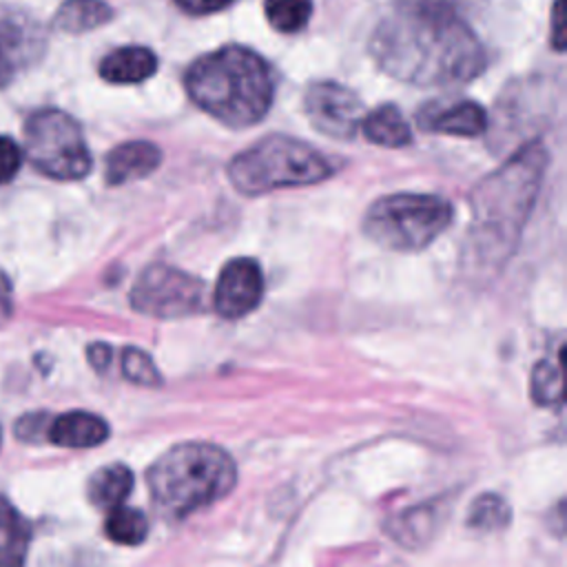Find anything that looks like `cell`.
Listing matches in <instances>:
<instances>
[{
	"mask_svg": "<svg viewBox=\"0 0 567 567\" xmlns=\"http://www.w3.org/2000/svg\"><path fill=\"white\" fill-rule=\"evenodd\" d=\"M370 55L414 86H461L485 71L487 53L447 0H410L379 22Z\"/></svg>",
	"mask_w": 567,
	"mask_h": 567,
	"instance_id": "cell-1",
	"label": "cell"
},
{
	"mask_svg": "<svg viewBox=\"0 0 567 567\" xmlns=\"http://www.w3.org/2000/svg\"><path fill=\"white\" fill-rule=\"evenodd\" d=\"M545 168L547 151L540 140H534L474 186L465 246V259L474 272H494L507 261L534 208Z\"/></svg>",
	"mask_w": 567,
	"mask_h": 567,
	"instance_id": "cell-2",
	"label": "cell"
},
{
	"mask_svg": "<svg viewBox=\"0 0 567 567\" xmlns=\"http://www.w3.org/2000/svg\"><path fill=\"white\" fill-rule=\"evenodd\" d=\"M184 86L195 106L233 128L257 124L275 97L270 66L241 44H226L197 58L184 75Z\"/></svg>",
	"mask_w": 567,
	"mask_h": 567,
	"instance_id": "cell-3",
	"label": "cell"
},
{
	"mask_svg": "<svg viewBox=\"0 0 567 567\" xmlns=\"http://www.w3.org/2000/svg\"><path fill=\"white\" fill-rule=\"evenodd\" d=\"M146 483L159 512L184 518L228 496L237 483V465L224 447L188 441L164 452L151 465Z\"/></svg>",
	"mask_w": 567,
	"mask_h": 567,
	"instance_id": "cell-4",
	"label": "cell"
},
{
	"mask_svg": "<svg viewBox=\"0 0 567 567\" xmlns=\"http://www.w3.org/2000/svg\"><path fill=\"white\" fill-rule=\"evenodd\" d=\"M337 164L303 140L290 135H266L237 153L228 166V179L241 195L310 186L334 175Z\"/></svg>",
	"mask_w": 567,
	"mask_h": 567,
	"instance_id": "cell-5",
	"label": "cell"
},
{
	"mask_svg": "<svg viewBox=\"0 0 567 567\" xmlns=\"http://www.w3.org/2000/svg\"><path fill=\"white\" fill-rule=\"evenodd\" d=\"M454 208L430 193H394L372 202L363 217V233L396 252L427 248L452 224Z\"/></svg>",
	"mask_w": 567,
	"mask_h": 567,
	"instance_id": "cell-6",
	"label": "cell"
},
{
	"mask_svg": "<svg viewBox=\"0 0 567 567\" xmlns=\"http://www.w3.org/2000/svg\"><path fill=\"white\" fill-rule=\"evenodd\" d=\"M24 148L29 164L60 182L82 179L91 171V151L80 124L60 109H40L24 122Z\"/></svg>",
	"mask_w": 567,
	"mask_h": 567,
	"instance_id": "cell-7",
	"label": "cell"
},
{
	"mask_svg": "<svg viewBox=\"0 0 567 567\" xmlns=\"http://www.w3.org/2000/svg\"><path fill=\"white\" fill-rule=\"evenodd\" d=\"M206 284L168 264H153L131 288V306L155 319H182L202 312Z\"/></svg>",
	"mask_w": 567,
	"mask_h": 567,
	"instance_id": "cell-8",
	"label": "cell"
},
{
	"mask_svg": "<svg viewBox=\"0 0 567 567\" xmlns=\"http://www.w3.org/2000/svg\"><path fill=\"white\" fill-rule=\"evenodd\" d=\"M303 111L319 133L334 140H352L363 117V102L352 89L319 80L306 89Z\"/></svg>",
	"mask_w": 567,
	"mask_h": 567,
	"instance_id": "cell-9",
	"label": "cell"
},
{
	"mask_svg": "<svg viewBox=\"0 0 567 567\" xmlns=\"http://www.w3.org/2000/svg\"><path fill=\"white\" fill-rule=\"evenodd\" d=\"M264 299V275L255 259L235 257L230 259L215 284L213 306L217 315L226 319H239L252 312Z\"/></svg>",
	"mask_w": 567,
	"mask_h": 567,
	"instance_id": "cell-10",
	"label": "cell"
},
{
	"mask_svg": "<svg viewBox=\"0 0 567 567\" xmlns=\"http://www.w3.org/2000/svg\"><path fill=\"white\" fill-rule=\"evenodd\" d=\"M416 122L423 131L443 133L454 137H476L487 128V113L474 100L456 102H427L416 113Z\"/></svg>",
	"mask_w": 567,
	"mask_h": 567,
	"instance_id": "cell-11",
	"label": "cell"
},
{
	"mask_svg": "<svg viewBox=\"0 0 567 567\" xmlns=\"http://www.w3.org/2000/svg\"><path fill=\"white\" fill-rule=\"evenodd\" d=\"M42 51V33L24 16L0 13V89L7 86L16 71Z\"/></svg>",
	"mask_w": 567,
	"mask_h": 567,
	"instance_id": "cell-12",
	"label": "cell"
},
{
	"mask_svg": "<svg viewBox=\"0 0 567 567\" xmlns=\"http://www.w3.org/2000/svg\"><path fill=\"white\" fill-rule=\"evenodd\" d=\"M162 164V151L148 140H131L109 151L104 159V179L120 186L133 179H144Z\"/></svg>",
	"mask_w": 567,
	"mask_h": 567,
	"instance_id": "cell-13",
	"label": "cell"
},
{
	"mask_svg": "<svg viewBox=\"0 0 567 567\" xmlns=\"http://www.w3.org/2000/svg\"><path fill=\"white\" fill-rule=\"evenodd\" d=\"M47 436L60 447L84 450L104 443L109 439V425L97 414L73 410L55 416L47 427Z\"/></svg>",
	"mask_w": 567,
	"mask_h": 567,
	"instance_id": "cell-14",
	"label": "cell"
},
{
	"mask_svg": "<svg viewBox=\"0 0 567 567\" xmlns=\"http://www.w3.org/2000/svg\"><path fill=\"white\" fill-rule=\"evenodd\" d=\"M97 71L111 84H137L155 75L157 55L148 47H120L102 58Z\"/></svg>",
	"mask_w": 567,
	"mask_h": 567,
	"instance_id": "cell-15",
	"label": "cell"
},
{
	"mask_svg": "<svg viewBox=\"0 0 567 567\" xmlns=\"http://www.w3.org/2000/svg\"><path fill=\"white\" fill-rule=\"evenodd\" d=\"M359 128L368 142L385 148L408 146L412 140L410 124L394 104H381L363 113Z\"/></svg>",
	"mask_w": 567,
	"mask_h": 567,
	"instance_id": "cell-16",
	"label": "cell"
},
{
	"mask_svg": "<svg viewBox=\"0 0 567 567\" xmlns=\"http://www.w3.org/2000/svg\"><path fill=\"white\" fill-rule=\"evenodd\" d=\"M113 20V7L106 0H64L53 13V29L80 35Z\"/></svg>",
	"mask_w": 567,
	"mask_h": 567,
	"instance_id": "cell-17",
	"label": "cell"
},
{
	"mask_svg": "<svg viewBox=\"0 0 567 567\" xmlns=\"http://www.w3.org/2000/svg\"><path fill=\"white\" fill-rule=\"evenodd\" d=\"M31 543V525L27 518L0 496V567H22Z\"/></svg>",
	"mask_w": 567,
	"mask_h": 567,
	"instance_id": "cell-18",
	"label": "cell"
},
{
	"mask_svg": "<svg viewBox=\"0 0 567 567\" xmlns=\"http://www.w3.org/2000/svg\"><path fill=\"white\" fill-rule=\"evenodd\" d=\"M133 489V472L122 465L113 463L106 467H100L89 478V501L100 509H113L124 503V498Z\"/></svg>",
	"mask_w": 567,
	"mask_h": 567,
	"instance_id": "cell-19",
	"label": "cell"
},
{
	"mask_svg": "<svg viewBox=\"0 0 567 567\" xmlns=\"http://www.w3.org/2000/svg\"><path fill=\"white\" fill-rule=\"evenodd\" d=\"M104 532L117 545H140L148 534V520L142 512L117 505L109 509Z\"/></svg>",
	"mask_w": 567,
	"mask_h": 567,
	"instance_id": "cell-20",
	"label": "cell"
},
{
	"mask_svg": "<svg viewBox=\"0 0 567 567\" xmlns=\"http://www.w3.org/2000/svg\"><path fill=\"white\" fill-rule=\"evenodd\" d=\"M268 24L279 33L301 31L312 16V0H264Z\"/></svg>",
	"mask_w": 567,
	"mask_h": 567,
	"instance_id": "cell-21",
	"label": "cell"
},
{
	"mask_svg": "<svg viewBox=\"0 0 567 567\" xmlns=\"http://www.w3.org/2000/svg\"><path fill=\"white\" fill-rule=\"evenodd\" d=\"M512 520V509L507 501L498 494H481L470 512H467V525L481 532H496L507 527Z\"/></svg>",
	"mask_w": 567,
	"mask_h": 567,
	"instance_id": "cell-22",
	"label": "cell"
},
{
	"mask_svg": "<svg viewBox=\"0 0 567 567\" xmlns=\"http://www.w3.org/2000/svg\"><path fill=\"white\" fill-rule=\"evenodd\" d=\"M529 394L538 405H558L563 401V372L558 363L540 359L532 370Z\"/></svg>",
	"mask_w": 567,
	"mask_h": 567,
	"instance_id": "cell-23",
	"label": "cell"
},
{
	"mask_svg": "<svg viewBox=\"0 0 567 567\" xmlns=\"http://www.w3.org/2000/svg\"><path fill=\"white\" fill-rule=\"evenodd\" d=\"M122 372L135 385H144V388L162 385V374L157 372L153 359L140 348H133V346L124 348V352H122Z\"/></svg>",
	"mask_w": 567,
	"mask_h": 567,
	"instance_id": "cell-24",
	"label": "cell"
},
{
	"mask_svg": "<svg viewBox=\"0 0 567 567\" xmlns=\"http://www.w3.org/2000/svg\"><path fill=\"white\" fill-rule=\"evenodd\" d=\"M434 516L430 509L419 507L412 512H405L399 520H394V525L390 527L394 538H399V543L403 545H414V543H423L425 538H430L432 527H434Z\"/></svg>",
	"mask_w": 567,
	"mask_h": 567,
	"instance_id": "cell-25",
	"label": "cell"
},
{
	"mask_svg": "<svg viewBox=\"0 0 567 567\" xmlns=\"http://www.w3.org/2000/svg\"><path fill=\"white\" fill-rule=\"evenodd\" d=\"M22 159L24 153L18 146V142L7 135H0V184H7L18 175Z\"/></svg>",
	"mask_w": 567,
	"mask_h": 567,
	"instance_id": "cell-26",
	"label": "cell"
},
{
	"mask_svg": "<svg viewBox=\"0 0 567 567\" xmlns=\"http://www.w3.org/2000/svg\"><path fill=\"white\" fill-rule=\"evenodd\" d=\"M565 0H554L551 7V31H549V40L554 51H563L567 44V35H565Z\"/></svg>",
	"mask_w": 567,
	"mask_h": 567,
	"instance_id": "cell-27",
	"label": "cell"
},
{
	"mask_svg": "<svg viewBox=\"0 0 567 567\" xmlns=\"http://www.w3.org/2000/svg\"><path fill=\"white\" fill-rule=\"evenodd\" d=\"M184 13L190 16H208V13H217L224 11L226 7H230L235 0H173Z\"/></svg>",
	"mask_w": 567,
	"mask_h": 567,
	"instance_id": "cell-28",
	"label": "cell"
},
{
	"mask_svg": "<svg viewBox=\"0 0 567 567\" xmlns=\"http://www.w3.org/2000/svg\"><path fill=\"white\" fill-rule=\"evenodd\" d=\"M18 436L22 441H35V434H44V416L42 414H27L18 423Z\"/></svg>",
	"mask_w": 567,
	"mask_h": 567,
	"instance_id": "cell-29",
	"label": "cell"
},
{
	"mask_svg": "<svg viewBox=\"0 0 567 567\" xmlns=\"http://www.w3.org/2000/svg\"><path fill=\"white\" fill-rule=\"evenodd\" d=\"M86 354H89V361L95 370H104L111 361V348L106 343H91Z\"/></svg>",
	"mask_w": 567,
	"mask_h": 567,
	"instance_id": "cell-30",
	"label": "cell"
},
{
	"mask_svg": "<svg viewBox=\"0 0 567 567\" xmlns=\"http://www.w3.org/2000/svg\"><path fill=\"white\" fill-rule=\"evenodd\" d=\"M11 284L7 279V275L0 270V326L11 317Z\"/></svg>",
	"mask_w": 567,
	"mask_h": 567,
	"instance_id": "cell-31",
	"label": "cell"
},
{
	"mask_svg": "<svg viewBox=\"0 0 567 567\" xmlns=\"http://www.w3.org/2000/svg\"><path fill=\"white\" fill-rule=\"evenodd\" d=\"M0 434H2V432H0ZM0 439H2V436H0Z\"/></svg>",
	"mask_w": 567,
	"mask_h": 567,
	"instance_id": "cell-32",
	"label": "cell"
}]
</instances>
